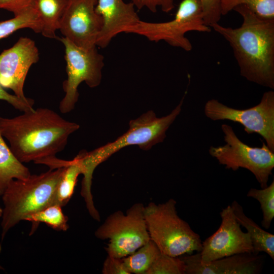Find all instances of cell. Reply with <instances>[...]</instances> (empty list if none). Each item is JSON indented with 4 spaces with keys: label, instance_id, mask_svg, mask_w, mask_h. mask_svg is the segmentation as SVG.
Here are the masks:
<instances>
[{
    "label": "cell",
    "instance_id": "obj_13",
    "mask_svg": "<svg viewBox=\"0 0 274 274\" xmlns=\"http://www.w3.org/2000/svg\"><path fill=\"white\" fill-rule=\"evenodd\" d=\"M39 60L35 42L21 37L11 48L0 54V84L11 89L17 96L27 100L23 91L24 82L31 65Z\"/></svg>",
    "mask_w": 274,
    "mask_h": 274
},
{
    "label": "cell",
    "instance_id": "obj_4",
    "mask_svg": "<svg viewBox=\"0 0 274 274\" xmlns=\"http://www.w3.org/2000/svg\"><path fill=\"white\" fill-rule=\"evenodd\" d=\"M185 94L178 105L168 115L158 118L153 111H149L139 118L130 120L127 131L115 141L90 152L80 151L84 168V180L91 181L96 167L124 147L138 145L142 150H148L153 146L162 142L166 137V131L182 110Z\"/></svg>",
    "mask_w": 274,
    "mask_h": 274
},
{
    "label": "cell",
    "instance_id": "obj_1",
    "mask_svg": "<svg viewBox=\"0 0 274 274\" xmlns=\"http://www.w3.org/2000/svg\"><path fill=\"white\" fill-rule=\"evenodd\" d=\"M79 128L48 108H37L13 118L0 117V133L22 163H38L55 157Z\"/></svg>",
    "mask_w": 274,
    "mask_h": 274
},
{
    "label": "cell",
    "instance_id": "obj_2",
    "mask_svg": "<svg viewBox=\"0 0 274 274\" xmlns=\"http://www.w3.org/2000/svg\"><path fill=\"white\" fill-rule=\"evenodd\" d=\"M233 10L243 18L239 27H225L218 23L210 26L228 42L242 77L274 89V19L261 17L243 5Z\"/></svg>",
    "mask_w": 274,
    "mask_h": 274
},
{
    "label": "cell",
    "instance_id": "obj_3",
    "mask_svg": "<svg viewBox=\"0 0 274 274\" xmlns=\"http://www.w3.org/2000/svg\"><path fill=\"white\" fill-rule=\"evenodd\" d=\"M64 168L51 169L10 182L2 197L4 204L1 241L7 232L28 216L54 204Z\"/></svg>",
    "mask_w": 274,
    "mask_h": 274
},
{
    "label": "cell",
    "instance_id": "obj_19",
    "mask_svg": "<svg viewBox=\"0 0 274 274\" xmlns=\"http://www.w3.org/2000/svg\"><path fill=\"white\" fill-rule=\"evenodd\" d=\"M30 175L29 169L16 157L0 133V197L11 181Z\"/></svg>",
    "mask_w": 274,
    "mask_h": 274
},
{
    "label": "cell",
    "instance_id": "obj_12",
    "mask_svg": "<svg viewBox=\"0 0 274 274\" xmlns=\"http://www.w3.org/2000/svg\"><path fill=\"white\" fill-rule=\"evenodd\" d=\"M97 0H69L60 21L63 37L80 48L96 46L102 19L95 11Z\"/></svg>",
    "mask_w": 274,
    "mask_h": 274
},
{
    "label": "cell",
    "instance_id": "obj_27",
    "mask_svg": "<svg viewBox=\"0 0 274 274\" xmlns=\"http://www.w3.org/2000/svg\"><path fill=\"white\" fill-rule=\"evenodd\" d=\"M0 100L8 102L15 109L23 112L31 111L34 109L35 103L33 99L28 98L27 100L22 99L16 95L11 94L7 92L0 84Z\"/></svg>",
    "mask_w": 274,
    "mask_h": 274
},
{
    "label": "cell",
    "instance_id": "obj_24",
    "mask_svg": "<svg viewBox=\"0 0 274 274\" xmlns=\"http://www.w3.org/2000/svg\"><path fill=\"white\" fill-rule=\"evenodd\" d=\"M245 5L257 15L274 19V0H222V15H225L238 5Z\"/></svg>",
    "mask_w": 274,
    "mask_h": 274
},
{
    "label": "cell",
    "instance_id": "obj_22",
    "mask_svg": "<svg viewBox=\"0 0 274 274\" xmlns=\"http://www.w3.org/2000/svg\"><path fill=\"white\" fill-rule=\"evenodd\" d=\"M62 207L55 204L50 205L28 216L24 220L32 223L31 233L33 232L40 223L58 231H66L68 228V218L62 212Z\"/></svg>",
    "mask_w": 274,
    "mask_h": 274
},
{
    "label": "cell",
    "instance_id": "obj_31",
    "mask_svg": "<svg viewBox=\"0 0 274 274\" xmlns=\"http://www.w3.org/2000/svg\"><path fill=\"white\" fill-rule=\"evenodd\" d=\"M3 209L0 207V217H1L2 215Z\"/></svg>",
    "mask_w": 274,
    "mask_h": 274
},
{
    "label": "cell",
    "instance_id": "obj_16",
    "mask_svg": "<svg viewBox=\"0 0 274 274\" xmlns=\"http://www.w3.org/2000/svg\"><path fill=\"white\" fill-rule=\"evenodd\" d=\"M39 164L47 165L51 169L64 168L53 204H57L62 207L64 206L73 194L79 175L83 173L79 156L77 155L73 160L67 161L57 158L55 156L42 160Z\"/></svg>",
    "mask_w": 274,
    "mask_h": 274
},
{
    "label": "cell",
    "instance_id": "obj_32",
    "mask_svg": "<svg viewBox=\"0 0 274 274\" xmlns=\"http://www.w3.org/2000/svg\"><path fill=\"white\" fill-rule=\"evenodd\" d=\"M2 268V267H1V265H0V268Z\"/></svg>",
    "mask_w": 274,
    "mask_h": 274
},
{
    "label": "cell",
    "instance_id": "obj_8",
    "mask_svg": "<svg viewBox=\"0 0 274 274\" xmlns=\"http://www.w3.org/2000/svg\"><path fill=\"white\" fill-rule=\"evenodd\" d=\"M210 32L211 29L203 20L201 5L199 0H182L174 18L164 22H149L140 20L125 33L143 36L149 41H163L172 46L190 51V41L185 36L187 32Z\"/></svg>",
    "mask_w": 274,
    "mask_h": 274
},
{
    "label": "cell",
    "instance_id": "obj_28",
    "mask_svg": "<svg viewBox=\"0 0 274 274\" xmlns=\"http://www.w3.org/2000/svg\"><path fill=\"white\" fill-rule=\"evenodd\" d=\"M138 9L146 8L152 12H156L159 8L163 12L168 13L175 7L174 0H131Z\"/></svg>",
    "mask_w": 274,
    "mask_h": 274
},
{
    "label": "cell",
    "instance_id": "obj_10",
    "mask_svg": "<svg viewBox=\"0 0 274 274\" xmlns=\"http://www.w3.org/2000/svg\"><path fill=\"white\" fill-rule=\"evenodd\" d=\"M206 117L213 121L227 120L239 123L248 134L261 135L269 149L274 152V91L265 92L260 102L246 109L229 107L215 99L204 107Z\"/></svg>",
    "mask_w": 274,
    "mask_h": 274
},
{
    "label": "cell",
    "instance_id": "obj_17",
    "mask_svg": "<svg viewBox=\"0 0 274 274\" xmlns=\"http://www.w3.org/2000/svg\"><path fill=\"white\" fill-rule=\"evenodd\" d=\"M230 206L238 223L246 229L250 237L253 253L257 255L260 252H265L274 260V235L264 230L247 216L237 201L234 200Z\"/></svg>",
    "mask_w": 274,
    "mask_h": 274
},
{
    "label": "cell",
    "instance_id": "obj_18",
    "mask_svg": "<svg viewBox=\"0 0 274 274\" xmlns=\"http://www.w3.org/2000/svg\"><path fill=\"white\" fill-rule=\"evenodd\" d=\"M69 0H34L32 7L42 23V35L49 39L56 38L61 19Z\"/></svg>",
    "mask_w": 274,
    "mask_h": 274
},
{
    "label": "cell",
    "instance_id": "obj_15",
    "mask_svg": "<svg viewBox=\"0 0 274 274\" xmlns=\"http://www.w3.org/2000/svg\"><path fill=\"white\" fill-rule=\"evenodd\" d=\"M95 11L102 19L96 45L102 48L107 47L115 36L125 32L141 20L134 5L123 0H97Z\"/></svg>",
    "mask_w": 274,
    "mask_h": 274
},
{
    "label": "cell",
    "instance_id": "obj_30",
    "mask_svg": "<svg viewBox=\"0 0 274 274\" xmlns=\"http://www.w3.org/2000/svg\"><path fill=\"white\" fill-rule=\"evenodd\" d=\"M34 0H0V9L12 12L16 16L32 7Z\"/></svg>",
    "mask_w": 274,
    "mask_h": 274
},
{
    "label": "cell",
    "instance_id": "obj_29",
    "mask_svg": "<svg viewBox=\"0 0 274 274\" xmlns=\"http://www.w3.org/2000/svg\"><path fill=\"white\" fill-rule=\"evenodd\" d=\"M102 273L104 274H130L122 258L107 256L104 261Z\"/></svg>",
    "mask_w": 274,
    "mask_h": 274
},
{
    "label": "cell",
    "instance_id": "obj_9",
    "mask_svg": "<svg viewBox=\"0 0 274 274\" xmlns=\"http://www.w3.org/2000/svg\"><path fill=\"white\" fill-rule=\"evenodd\" d=\"M59 40L65 48L67 79L62 84L65 95L59 108L63 114L72 111L78 100V88L83 82L90 88L98 86L101 80L104 57L97 46L85 49L77 46L66 38Z\"/></svg>",
    "mask_w": 274,
    "mask_h": 274
},
{
    "label": "cell",
    "instance_id": "obj_23",
    "mask_svg": "<svg viewBox=\"0 0 274 274\" xmlns=\"http://www.w3.org/2000/svg\"><path fill=\"white\" fill-rule=\"evenodd\" d=\"M247 196L259 202L263 216L261 225L265 229H269L274 218V180L265 188H251Z\"/></svg>",
    "mask_w": 274,
    "mask_h": 274
},
{
    "label": "cell",
    "instance_id": "obj_25",
    "mask_svg": "<svg viewBox=\"0 0 274 274\" xmlns=\"http://www.w3.org/2000/svg\"><path fill=\"white\" fill-rule=\"evenodd\" d=\"M147 274H185V265L180 257L161 252Z\"/></svg>",
    "mask_w": 274,
    "mask_h": 274
},
{
    "label": "cell",
    "instance_id": "obj_26",
    "mask_svg": "<svg viewBox=\"0 0 274 274\" xmlns=\"http://www.w3.org/2000/svg\"><path fill=\"white\" fill-rule=\"evenodd\" d=\"M201 5L203 18L206 25L218 23L221 17L222 0H199Z\"/></svg>",
    "mask_w": 274,
    "mask_h": 274
},
{
    "label": "cell",
    "instance_id": "obj_6",
    "mask_svg": "<svg viewBox=\"0 0 274 274\" xmlns=\"http://www.w3.org/2000/svg\"><path fill=\"white\" fill-rule=\"evenodd\" d=\"M144 211L143 203H135L126 214L117 211L110 215L96 229L97 238L109 240L105 248L108 256L123 258L150 241Z\"/></svg>",
    "mask_w": 274,
    "mask_h": 274
},
{
    "label": "cell",
    "instance_id": "obj_14",
    "mask_svg": "<svg viewBox=\"0 0 274 274\" xmlns=\"http://www.w3.org/2000/svg\"><path fill=\"white\" fill-rule=\"evenodd\" d=\"M185 265V274H256L262 260L259 254L242 253L202 262L199 252L179 256Z\"/></svg>",
    "mask_w": 274,
    "mask_h": 274
},
{
    "label": "cell",
    "instance_id": "obj_21",
    "mask_svg": "<svg viewBox=\"0 0 274 274\" xmlns=\"http://www.w3.org/2000/svg\"><path fill=\"white\" fill-rule=\"evenodd\" d=\"M28 28L37 33L42 31V23L35 8L31 7L14 17L0 22V40L22 28Z\"/></svg>",
    "mask_w": 274,
    "mask_h": 274
},
{
    "label": "cell",
    "instance_id": "obj_7",
    "mask_svg": "<svg viewBox=\"0 0 274 274\" xmlns=\"http://www.w3.org/2000/svg\"><path fill=\"white\" fill-rule=\"evenodd\" d=\"M225 144L211 146L210 155L219 163L233 171L239 168L248 169L254 176L261 188L266 187L274 168V152L265 143L261 147H251L243 142L232 127L226 124L221 125Z\"/></svg>",
    "mask_w": 274,
    "mask_h": 274
},
{
    "label": "cell",
    "instance_id": "obj_20",
    "mask_svg": "<svg viewBox=\"0 0 274 274\" xmlns=\"http://www.w3.org/2000/svg\"><path fill=\"white\" fill-rule=\"evenodd\" d=\"M160 253L157 245L150 239L133 253L122 259L130 274H147Z\"/></svg>",
    "mask_w": 274,
    "mask_h": 274
},
{
    "label": "cell",
    "instance_id": "obj_5",
    "mask_svg": "<svg viewBox=\"0 0 274 274\" xmlns=\"http://www.w3.org/2000/svg\"><path fill=\"white\" fill-rule=\"evenodd\" d=\"M173 198L156 204L145 207V218L150 238L165 254L179 257L200 252L202 241L187 222L181 219Z\"/></svg>",
    "mask_w": 274,
    "mask_h": 274
},
{
    "label": "cell",
    "instance_id": "obj_11",
    "mask_svg": "<svg viewBox=\"0 0 274 274\" xmlns=\"http://www.w3.org/2000/svg\"><path fill=\"white\" fill-rule=\"evenodd\" d=\"M221 224L211 235L202 242L199 252L202 262L242 253H253L250 237L244 232L237 221L230 205L220 213Z\"/></svg>",
    "mask_w": 274,
    "mask_h": 274
}]
</instances>
